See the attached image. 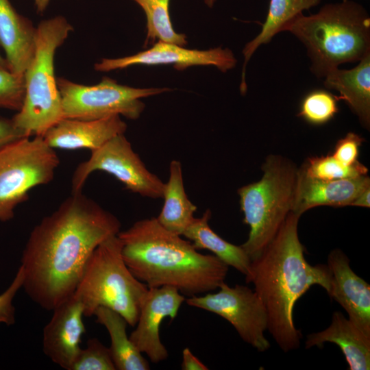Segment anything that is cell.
I'll list each match as a JSON object with an SVG mask.
<instances>
[{
    "mask_svg": "<svg viewBox=\"0 0 370 370\" xmlns=\"http://www.w3.org/2000/svg\"><path fill=\"white\" fill-rule=\"evenodd\" d=\"M95 171L113 175L132 193L152 199L162 198L164 183L148 170L124 134L112 137L92 151L89 158L77 165L71 179L72 193L81 192L88 176Z\"/></svg>",
    "mask_w": 370,
    "mask_h": 370,
    "instance_id": "cell-10",
    "label": "cell"
},
{
    "mask_svg": "<svg viewBox=\"0 0 370 370\" xmlns=\"http://www.w3.org/2000/svg\"><path fill=\"white\" fill-rule=\"evenodd\" d=\"M327 266L330 285L327 293L345 310L348 319L370 336V285L351 268L347 256L340 249L332 250Z\"/></svg>",
    "mask_w": 370,
    "mask_h": 370,
    "instance_id": "cell-15",
    "label": "cell"
},
{
    "mask_svg": "<svg viewBox=\"0 0 370 370\" xmlns=\"http://www.w3.org/2000/svg\"><path fill=\"white\" fill-rule=\"evenodd\" d=\"M144 10L147 18L145 45L162 41L185 46L186 36L173 27L169 15V0H133Z\"/></svg>",
    "mask_w": 370,
    "mask_h": 370,
    "instance_id": "cell-25",
    "label": "cell"
},
{
    "mask_svg": "<svg viewBox=\"0 0 370 370\" xmlns=\"http://www.w3.org/2000/svg\"><path fill=\"white\" fill-rule=\"evenodd\" d=\"M164 205L156 217L158 222L168 231L182 236L194 218L197 206L188 198L182 176V164L173 160L169 165V177L164 183Z\"/></svg>",
    "mask_w": 370,
    "mask_h": 370,
    "instance_id": "cell-23",
    "label": "cell"
},
{
    "mask_svg": "<svg viewBox=\"0 0 370 370\" xmlns=\"http://www.w3.org/2000/svg\"><path fill=\"white\" fill-rule=\"evenodd\" d=\"M148 287L132 273L122 256L118 235L100 243L89 257L73 295L82 303L84 317L99 307L112 309L135 326Z\"/></svg>",
    "mask_w": 370,
    "mask_h": 370,
    "instance_id": "cell-7",
    "label": "cell"
},
{
    "mask_svg": "<svg viewBox=\"0 0 370 370\" xmlns=\"http://www.w3.org/2000/svg\"><path fill=\"white\" fill-rule=\"evenodd\" d=\"M370 187L362 191L352 203V206L369 208Z\"/></svg>",
    "mask_w": 370,
    "mask_h": 370,
    "instance_id": "cell-34",
    "label": "cell"
},
{
    "mask_svg": "<svg viewBox=\"0 0 370 370\" xmlns=\"http://www.w3.org/2000/svg\"><path fill=\"white\" fill-rule=\"evenodd\" d=\"M326 343H334L340 347L349 369H370V336L339 311L333 312L331 323L327 328L306 336L305 347H323Z\"/></svg>",
    "mask_w": 370,
    "mask_h": 370,
    "instance_id": "cell-19",
    "label": "cell"
},
{
    "mask_svg": "<svg viewBox=\"0 0 370 370\" xmlns=\"http://www.w3.org/2000/svg\"><path fill=\"white\" fill-rule=\"evenodd\" d=\"M23 274L19 267L9 286L0 294V325L7 326L14 325L16 321V310L13 304L18 291L22 288Z\"/></svg>",
    "mask_w": 370,
    "mask_h": 370,
    "instance_id": "cell-30",
    "label": "cell"
},
{
    "mask_svg": "<svg viewBox=\"0 0 370 370\" xmlns=\"http://www.w3.org/2000/svg\"><path fill=\"white\" fill-rule=\"evenodd\" d=\"M36 27L18 14L10 0H0V46L9 70L24 75L35 51Z\"/></svg>",
    "mask_w": 370,
    "mask_h": 370,
    "instance_id": "cell-18",
    "label": "cell"
},
{
    "mask_svg": "<svg viewBox=\"0 0 370 370\" xmlns=\"http://www.w3.org/2000/svg\"><path fill=\"white\" fill-rule=\"evenodd\" d=\"M212 213L207 209L201 217H194L182 236L197 249H207L245 276L249 273L251 259L241 245H236L222 238L209 225Z\"/></svg>",
    "mask_w": 370,
    "mask_h": 370,
    "instance_id": "cell-22",
    "label": "cell"
},
{
    "mask_svg": "<svg viewBox=\"0 0 370 370\" xmlns=\"http://www.w3.org/2000/svg\"><path fill=\"white\" fill-rule=\"evenodd\" d=\"M300 169L308 176L322 180L355 178L367 175L368 173V169L359 161L346 166L329 153L308 158Z\"/></svg>",
    "mask_w": 370,
    "mask_h": 370,
    "instance_id": "cell-27",
    "label": "cell"
},
{
    "mask_svg": "<svg viewBox=\"0 0 370 370\" xmlns=\"http://www.w3.org/2000/svg\"><path fill=\"white\" fill-rule=\"evenodd\" d=\"M284 32L305 47L310 70L318 78L370 53V16L362 5L353 0L326 3L310 15L301 14Z\"/></svg>",
    "mask_w": 370,
    "mask_h": 370,
    "instance_id": "cell-4",
    "label": "cell"
},
{
    "mask_svg": "<svg viewBox=\"0 0 370 370\" xmlns=\"http://www.w3.org/2000/svg\"><path fill=\"white\" fill-rule=\"evenodd\" d=\"M119 219L82 192L72 193L32 230L22 252V288L52 310L75 292L96 247L117 235Z\"/></svg>",
    "mask_w": 370,
    "mask_h": 370,
    "instance_id": "cell-1",
    "label": "cell"
},
{
    "mask_svg": "<svg viewBox=\"0 0 370 370\" xmlns=\"http://www.w3.org/2000/svg\"><path fill=\"white\" fill-rule=\"evenodd\" d=\"M127 124L120 115L98 120L63 118L51 127L42 136L53 149L94 151L112 137L124 134Z\"/></svg>",
    "mask_w": 370,
    "mask_h": 370,
    "instance_id": "cell-16",
    "label": "cell"
},
{
    "mask_svg": "<svg viewBox=\"0 0 370 370\" xmlns=\"http://www.w3.org/2000/svg\"><path fill=\"white\" fill-rule=\"evenodd\" d=\"M321 0H270L268 12L262 24L260 33L248 42L243 49L244 62L241 73L240 91L247 92L245 73L247 63L256 49L269 43L278 34L284 32L286 27L305 10L318 5Z\"/></svg>",
    "mask_w": 370,
    "mask_h": 370,
    "instance_id": "cell-21",
    "label": "cell"
},
{
    "mask_svg": "<svg viewBox=\"0 0 370 370\" xmlns=\"http://www.w3.org/2000/svg\"><path fill=\"white\" fill-rule=\"evenodd\" d=\"M109 347L97 338L88 340L85 348H81L71 370H115Z\"/></svg>",
    "mask_w": 370,
    "mask_h": 370,
    "instance_id": "cell-28",
    "label": "cell"
},
{
    "mask_svg": "<svg viewBox=\"0 0 370 370\" xmlns=\"http://www.w3.org/2000/svg\"><path fill=\"white\" fill-rule=\"evenodd\" d=\"M370 187V178L322 180L310 177L298 169L293 212L301 216L310 208L320 206L343 207Z\"/></svg>",
    "mask_w": 370,
    "mask_h": 370,
    "instance_id": "cell-17",
    "label": "cell"
},
{
    "mask_svg": "<svg viewBox=\"0 0 370 370\" xmlns=\"http://www.w3.org/2000/svg\"><path fill=\"white\" fill-rule=\"evenodd\" d=\"M60 163L42 136L23 137L0 148V222L14 217L16 207L34 188L54 178Z\"/></svg>",
    "mask_w": 370,
    "mask_h": 370,
    "instance_id": "cell-8",
    "label": "cell"
},
{
    "mask_svg": "<svg viewBox=\"0 0 370 370\" xmlns=\"http://www.w3.org/2000/svg\"><path fill=\"white\" fill-rule=\"evenodd\" d=\"M117 235L126 265L148 288L173 286L192 297L217 290L225 282L229 269L225 263L214 255L199 253L156 217L139 220Z\"/></svg>",
    "mask_w": 370,
    "mask_h": 370,
    "instance_id": "cell-3",
    "label": "cell"
},
{
    "mask_svg": "<svg viewBox=\"0 0 370 370\" xmlns=\"http://www.w3.org/2000/svg\"><path fill=\"white\" fill-rule=\"evenodd\" d=\"M97 323L105 327L110 338L109 347L116 369L148 370V361L132 342L127 334L125 319L116 311L99 307L95 312Z\"/></svg>",
    "mask_w": 370,
    "mask_h": 370,
    "instance_id": "cell-24",
    "label": "cell"
},
{
    "mask_svg": "<svg viewBox=\"0 0 370 370\" xmlns=\"http://www.w3.org/2000/svg\"><path fill=\"white\" fill-rule=\"evenodd\" d=\"M364 139L354 132H348L336 143L332 156L346 166L353 165L358 162L359 149Z\"/></svg>",
    "mask_w": 370,
    "mask_h": 370,
    "instance_id": "cell-31",
    "label": "cell"
},
{
    "mask_svg": "<svg viewBox=\"0 0 370 370\" xmlns=\"http://www.w3.org/2000/svg\"><path fill=\"white\" fill-rule=\"evenodd\" d=\"M204 3L206 5H208L209 8L213 7L214 5L216 0H204Z\"/></svg>",
    "mask_w": 370,
    "mask_h": 370,
    "instance_id": "cell-36",
    "label": "cell"
},
{
    "mask_svg": "<svg viewBox=\"0 0 370 370\" xmlns=\"http://www.w3.org/2000/svg\"><path fill=\"white\" fill-rule=\"evenodd\" d=\"M56 82L63 118L81 120H98L114 115L136 120L145 108L141 99L169 90L168 88L131 87L108 77L92 86L63 77L57 78Z\"/></svg>",
    "mask_w": 370,
    "mask_h": 370,
    "instance_id": "cell-9",
    "label": "cell"
},
{
    "mask_svg": "<svg viewBox=\"0 0 370 370\" xmlns=\"http://www.w3.org/2000/svg\"><path fill=\"white\" fill-rule=\"evenodd\" d=\"M26 136H27L14 125L12 119L0 118V148Z\"/></svg>",
    "mask_w": 370,
    "mask_h": 370,
    "instance_id": "cell-32",
    "label": "cell"
},
{
    "mask_svg": "<svg viewBox=\"0 0 370 370\" xmlns=\"http://www.w3.org/2000/svg\"><path fill=\"white\" fill-rule=\"evenodd\" d=\"M351 69H335L323 77L324 87L339 92L361 125L370 127V53Z\"/></svg>",
    "mask_w": 370,
    "mask_h": 370,
    "instance_id": "cell-20",
    "label": "cell"
},
{
    "mask_svg": "<svg viewBox=\"0 0 370 370\" xmlns=\"http://www.w3.org/2000/svg\"><path fill=\"white\" fill-rule=\"evenodd\" d=\"M181 367L183 370L208 369V367L196 357L188 347L183 349Z\"/></svg>",
    "mask_w": 370,
    "mask_h": 370,
    "instance_id": "cell-33",
    "label": "cell"
},
{
    "mask_svg": "<svg viewBox=\"0 0 370 370\" xmlns=\"http://www.w3.org/2000/svg\"><path fill=\"white\" fill-rule=\"evenodd\" d=\"M52 311V317L43 329L42 350L53 362L71 370L86 332L84 307L73 294Z\"/></svg>",
    "mask_w": 370,
    "mask_h": 370,
    "instance_id": "cell-14",
    "label": "cell"
},
{
    "mask_svg": "<svg viewBox=\"0 0 370 370\" xmlns=\"http://www.w3.org/2000/svg\"><path fill=\"white\" fill-rule=\"evenodd\" d=\"M216 293L188 297V305L214 313L227 320L243 341L260 352L270 348L264 333L268 317L262 301L247 286L223 283Z\"/></svg>",
    "mask_w": 370,
    "mask_h": 370,
    "instance_id": "cell-11",
    "label": "cell"
},
{
    "mask_svg": "<svg viewBox=\"0 0 370 370\" xmlns=\"http://www.w3.org/2000/svg\"><path fill=\"white\" fill-rule=\"evenodd\" d=\"M25 95L24 75L0 68V108L18 111Z\"/></svg>",
    "mask_w": 370,
    "mask_h": 370,
    "instance_id": "cell-29",
    "label": "cell"
},
{
    "mask_svg": "<svg viewBox=\"0 0 370 370\" xmlns=\"http://www.w3.org/2000/svg\"><path fill=\"white\" fill-rule=\"evenodd\" d=\"M186 298L169 286L148 288L140 306L135 330L130 338L153 363L166 360L168 351L160 337V326L166 317L174 319Z\"/></svg>",
    "mask_w": 370,
    "mask_h": 370,
    "instance_id": "cell-13",
    "label": "cell"
},
{
    "mask_svg": "<svg viewBox=\"0 0 370 370\" xmlns=\"http://www.w3.org/2000/svg\"><path fill=\"white\" fill-rule=\"evenodd\" d=\"M338 96L330 90L317 88L308 92L302 98L297 116L313 125L330 121L338 112Z\"/></svg>",
    "mask_w": 370,
    "mask_h": 370,
    "instance_id": "cell-26",
    "label": "cell"
},
{
    "mask_svg": "<svg viewBox=\"0 0 370 370\" xmlns=\"http://www.w3.org/2000/svg\"><path fill=\"white\" fill-rule=\"evenodd\" d=\"M73 30L62 16L42 21L36 27L34 54L24 73L23 103L12 118L14 125L27 136H42L63 119L54 56Z\"/></svg>",
    "mask_w": 370,
    "mask_h": 370,
    "instance_id": "cell-5",
    "label": "cell"
},
{
    "mask_svg": "<svg viewBox=\"0 0 370 370\" xmlns=\"http://www.w3.org/2000/svg\"><path fill=\"white\" fill-rule=\"evenodd\" d=\"M261 179L238 190L243 222L249 227L241 245L251 260L273 240L288 214L293 212L298 169L288 159L269 156Z\"/></svg>",
    "mask_w": 370,
    "mask_h": 370,
    "instance_id": "cell-6",
    "label": "cell"
},
{
    "mask_svg": "<svg viewBox=\"0 0 370 370\" xmlns=\"http://www.w3.org/2000/svg\"><path fill=\"white\" fill-rule=\"evenodd\" d=\"M237 60L228 48L218 47L208 50L190 49L177 44L157 41L149 49L136 54L118 58H103L95 63L97 71L107 72L133 65L172 64L182 71L193 66H214L223 73L234 69Z\"/></svg>",
    "mask_w": 370,
    "mask_h": 370,
    "instance_id": "cell-12",
    "label": "cell"
},
{
    "mask_svg": "<svg viewBox=\"0 0 370 370\" xmlns=\"http://www.w3.org/2000/svg\"><path fill=\"white\" fill-rule=\"evenodd\" d=\"M0 68L9 69L8 64L5 58H3L1 54H0Z\"/></svg>",
    "mask_w": 370,
    "mask_h": 370,
    "instance_id": "cell-35",
    "label": "cell"
},
{
    "mask_svg": "<svg viewBox=\"0 0 370 370\" xmlns=\"http://www.w3.org/2000/svg\"><path fill=\"white\" fill-rule=\"evenodd\" d=\"M299 214L291 212L273 240L251 260L246 283H252L267 311V330L285 353L300 345L301 332L293 321L297 301L319 285L328 293L330 273L327 264L311 265L304 256L298 235Z\"/></svg>",
    "mask_w": 370,
    "mask_h": 370,
    "instance_id": "cell-2",
    "label": "cell"
}]
</instances>
